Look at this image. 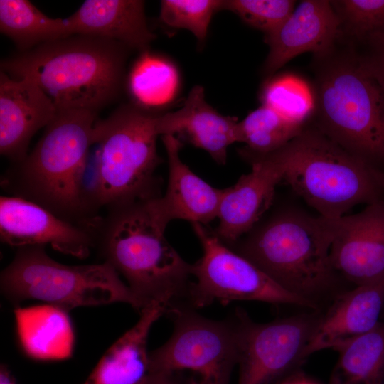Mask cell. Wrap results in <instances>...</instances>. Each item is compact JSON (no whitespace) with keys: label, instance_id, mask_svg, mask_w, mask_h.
<instances>
[{"label":"cell","instance_id":"obj_1","mask_svg":"<svg viewBox=\"0 0 384 384\" xmlns=\"http://www.w3.org/2000/svg\"><path fill=\"white\" fill-rule=\"evenodd\" d=\"M96 113L58 112L33 150L4 174L2 188L65 220L95 228L100 216L84 186V174L95 144Z\"/></svg>","mask_w":384,"mask_h":384},{"label":"cell","instance_id":"obj_2","mask_svg":"<svg viewBox=\"0 0 384 384\" xmlns=\"http://www.w3.org/2000/svg\"><path fill=\"white\" fill-rule=\"evenodd\" d=\"M332 238L330 220L286 208L260 220L230 248L284 290L322 310L346 290L330 262Z\"/></svg>","mask_w":384,"mask_h":384},{"label":"cell","instance_id":"obj_3","mask_svg":"<svg viewBox=\"0 0 384 384\" xmlns=\"http://www.w3.org/2000/svg\"><path fill=\"white\" fill-rule=\"evenodd\" d=\"M127 48L105 38L74 35L42 43L4 60L1 71L36 83L58 112H94L119 92Z\"/></svg>","mask_w":384,"mask_h":384},{"label":"cell","instance_id":"obj_4","mask_svg":"<svg viewBox=\"0 0 384 384\" xmlns=\"http://www.w3.org/2000/svg\"><path fill=\"white\" fill-rule=\"evenodd\" d=\"M165 230L146 201L107 209L95 228V247L124 277L142 309L154 302L166 309L181 302L191 282V265L169 243Z\"/></svg>","mask_w":384,"mask_h":384},{"label":"cell","instance_id":"obj_5","mask_svg":"<svg viewBox=\"0 0 384 384\" xmlns=\"http://www.w3.org/2000/svg\"><path fill=\"white\" fill-rule=\"evenodd\" d=\"M266 154L279 166L282 181L326 219L339 218L357 205L384 199V172L316 127H304L284 146Z\"/></svg>","mask_w":384,"mask_h":384},{"label":"cell","instance_id":"obj_6","mask_svg":"<svg viewBox=\"0 0 384 384\" xmlns=\"http://www.w3.org/2000/svg\"><path fill=\"white\" fill-rule=\"evenodd\" d=\"M158 116L134 105H123L96 122L98 145L90 198L95 210L161 196L156 171Z\"/></svg>","mask_w":384,"mask_h":384},{"label":"cell","instance_id":"obj_7","mask_svg":"<svg viewBox=\"0 0 384 384\" xmlns=\"http://www.w3.org/2000/svg\"><path fill=\"white\" fill-rule=\"evenodd\" d=\"M314 92L316 128L351 154L384 172V94L355 55L326 66Z\"/></svg>","mask_w":384,"mask_h":384},{"label":"cell","instance_id":"obj_8","mask_svg":"<svg viewBox=\"0 0 384 384\" xmlns=\"http://www.w3.org/2000/svg\"><path fill=\"white\" fill-rule=\"evenodd\" d=\"M45 247L18 248L13 260L2 270L1 289L11 302L39 300L66 311L123 302L141 311L140 303L109 263L63 265L48 255Z\"/></svg>","mask_w":384,"mask_h":384},{"label":"cell","instance_id":"obj_9","mask_svg":"<svg viewBox=\"0 0 384 384\" xmlns=\"http://www.w3.org/2000/svg\"><path fill=\"white\" fill-rule=\"evenodd\" d=\"M165 314L172 319L174 331L164 345L149 353V373H186L183 384H228L238 362L239 309L230 318L214 320L178 302Z\"/></svg>","mask_w":384,"mask_h":384},{"label":"cell","instance_id":"obj_10","mask_svg":"<svg viewBox=\"0 0 384 384\" xmlns=\"http://www.w3.org/2000/svg\"><path fill=\"white\" fill-rule=\"evenodd\" d=\"M203 255L191 265V282L183 302L196 309L214 302L257 301L315 309L279 287L247 259L228 247L207 225L191 223Z\"/></svg>","mask_w":384,"mask_h":384},{"label":"cell","instance_id":"obj_11","mask_svg":"<svg viewBox=\"0 0 384 384\" xmlns=\"http://www.w3.org/2000/svg\"><path fill=\"white\" fill-rule=\"evenodd\" d=\"M240 327L238 384H274L290 375L306 359L305 351L321 310L257 323L239 309Z\"/></svg>","mask_w":384,"mask_h":384},{"label":"cell","instance_id":"obj_12","mask_svg":"<svg viewBox=\"0 0 384 384\" xmlns=\"http://www.w3.org/2000/svg\"><path fill=\"white\" fill-rule=\"evenodd\" d=\"M330 221L329 257L336 272L353 287L384 279V199Z\"/></svg>","mask_w":384,"mask_h":384},{"label":"cell","instance_id":"obj_13","mask_svg":"<svg viewBox=\"0 0 384 384\" xmlns=\"http://www.w3.org/2000/svg\"><path fill=\"white\" fill-rule=\"evenodd\" d=\"M0 239L18 248L50 245L80 259L95 247V229L65 220L40 205L11 196L0 198Z\"/></svg>","mask_w":384,"mask_h":384},{"label":"cell","instance_id":"obj_14","mask_svg":"<svg viewBox=\"0 0 384 384\" xmlns=\"http://www.w3.org/2000/svg\"><path fill=\"white\" fill-rule=\"evenodd\" d=\"M252 166L237 183L223 189L215 234L228 247L247 233L271 207L277 186L282 181L279 166L268 154H254L239 149Z\"/></svg>","mask_w":384,"mask_h":384},{"label":"cell","instance_id":"obj_15","mask_svg":"<svg viewBox=\"0 0 384 384\" xmlns=\"http://www.w3.org/2000/svg\"><path fill=\"white\" fill-rule=\"evenodd\" d=\"M162 140L168 157V184L163 196L146 201L150 214L164 228L174 220L207 225L218 218L223 189L206 183L181 161L178 137L167 134Z\"/></svg>","mask_w":384,"mask_h":384},{"label":"cell","instance_id":"obj_16","mask_svg":"<svg viewBox=\"0 0 384 384\" xmlns=\"http://www.w3.org/2000/svg\"><path fill=\"white\" fill-rule=\"evenodd\" d=\"M340 33V21L331 1H302L276 30L265 35L270 49L263 72L272 75L305 52L324 56Z\"/></svg>","mask_w":384,"mask_h":384},{"label":"cell","instance_id":"obj_17","mask_svg":"<svg viewBox=\"0 0 384 384\" xmlns=\"http://www.w3.org/2000/svg\"><path fill=\"white\" fill-rule=\"evenodd\" d=\"M384 313V279L347 289L322 309L306 348L308 358L375 329Z\"/></svg>","mask_w":384,"mask_h":384},{"label":"cell","instance_id":"obj_18","mask_svg":"<svg viewBox=\"0 0 384 384\" xmlns=\"http://www.w3.org/2000/svg\"><path fill=\"white\" fill-rule=\"evenodd\" d=\"M51 100L33 81L0 73V153L12 164L28 154L37 131L56 116Z\"/></svg>","mask_w":384,"mask_h":384},{"label":"cell","instance_id":"obj_19","mask_svg":"<svg viewBox=\"0 0 384 384\" xmlns=\"http://www.w3.org/2000/svg\"><path fill=\"white\" fill-rule=\"evenodd\" d=\"M157 126L160 135L178 134L220 165L226 164L229 146L240 142L238 119L218 112L206 101L200 85L191 89L180 109L159 114Z\"/></svg>","mask_w":384,"mask_h":384},{"label":"cell","instance_id":"obj_20","mask_svg":"<svg viewBox=\"0 0 384 384\" xmlns=\"http://www.w3.org/2000/svg\"><path fill=\"white\" fill-rule=\"evenodd\" d=\"M66 19L70 36L105 38L140 50L156 38L148 27L143 1L87 0Z\"/></svg>","mask_w":384,"mask_h":384},{"label":"cell","instance_id":"obj_21","mask_svg":"<svg viewBox=\"0 0 384 384\" xmlns=\"http://www.w3.org/2000/svg\"><path fill=\"white\" fill-rule=\"evenodd\" d=\"M166 310L159 302L142 309L137 322L110 347L82 384H143L150 373L149 334Z\"/></svg>","mask_w":384,"mask_h":384},{"label":"cell","instance_id":"obj_22","mask_svg":"<svg viewBox=\"0 0 384 384\" xmlns=\"http://www.w3.org/2000/svg\"><path fill=\"white\" fill-rule=\"evenodd\" d=\"M67 312L48 304L15 309L20 343L28 356L37 360L70 357L74 334Z\"/></svg>","mask_w":384,"mask_h":384},{"label":"cell","instance_id":"obj_23","mask_svg":"<svg viewBox=\"0 0 384 384\" xmlns=\"http://www.w3.org/2000/svg\"><path fill=\"white\" fill-rule=\"evenodd\" d=\"M328 384H384V321L336 349Z\"/></svg>","mask_w":384,"mask_h":384},{"label":"cell","instance_id":"obj_24","mask_svg":"<svg viewBox=\"0 0 384 384\" xmlns=\"http://www.w3.org/2000/svg\"><path fill=\"white\" fill-rule=\"evenodd\" d=\"M0 31L23 51L70 36L66 18H52L27 0L0 1Z\"/></svg>","mask_w":384,"mask_h":384},{"label":"cell","instance_id":"obj_25","mask_svg":"<svg viewBox=\"0 0 384 384\" xmlns=\"http://www.w3.org/2000/svg\"><path fill=\"white\" fill-rule=\"evenodd\" d=\"M128 88L138 107H155L169 102L178 84L176 70L168 60L146 51L134 64Z\"/></svg>","mask_w":384,"mask_h":384},{"label":"cell","instance_id":"obj_26","mask_svg":"<svg viewBox=\"0 0 384 384\" xmlns=\"http://www.w3.org/2000/svg\"><path fill=\"white\" fill-rule=\"evenodd\" d=\"M304 127L261 105L239 122L240 142L246 144L242 149L255 154L273 152L297 137Z\"/></svg>","mask_w":384,"mask_h":384},{"label":"cell","instance_id":"obj_27","mask_svg":"<svg viewBox=\"0 0 384 384\" xmlns=\"http://www.w3.org/2000/svg\"><path fill=\"white\" fill-rule=\"evenodd\" d=\"M260 100L262 105L302 126L316 110L315 92L304 80L292 74L267 81L261 90Z\"/></svg>","mask_w":384,"mask_h":384},{"label":"cell","instance_id":"obj_28","mask_svg":"<svg viewBox=\"0 0 384 384\" xmlns=\"http://www.w3.org/2000/svg\"><path fill=\"white\" fill-rule=\"evenodd\" d=\"M222 0H163L159 18L165 25L191 31L203 42L213 15L223 9Z\"/></svg>","mask_w":384,"mask_h":384},{"label":"cell","instance_id":"obj_29","mask_svg":"<svg viewBox=\"0 0 384 384\" xmlns=\"http://www.w3.org/2000/svg\"><path fill=\"white\" fill-rule=\"evenodd\" d=\"M343 31L354 40L361 41L384 32V0L331 1Z\"/></svg>","mask_w":384,"mask_h":384},{"label":"cell","instance_id":"obj_30","mask_svg":"<svg viewBox=\"0 0 384 384\" xmlns=\"http://www.w3.org/2000/svg\"><path fill=\"white\" fill-rule=\"evenodd\" d=\"M295 4L292 0H226L223 9L235 13L245 23L267 35L287 19Z\"/></svg>","mask_w":384,"mask_h":384},{"label":"cell","instance_id":"obj_31","mask_svg":"<svg viewBox=\"0 0 384 384\" xmlns=\"http://www.w3.org/2000/svg\"><path fill=\"white\" fill-rule=\"evenodd\" d=\"M365 48L354 55L361 68L378 83L384 94V32L360 41Z\"/></svg>","mask_w":384,"mask_h":384},{"label":"cell","instance_id":"obj_32","mask_svg":"<svg viewBox=\"0 0 384 384\" xmlns=\"http://www.w3.org/2000/svg\"><path fill=\"white\" fill-rule=\"evenodd\" d=\"M143 384H183L169 375L149 373Z\"/></svg>","mask_w":384,"mask_h":384},{"label":"cell","instance_id":"obj_33","mask_svg":"<svg viewBox=\"0 0 384 384\" xmlns=\"http://www.w3.org/2000/svg\"><path fill=\"white\" fill-rule=\"evenodd\" d=\"M279 384H317L304 375L297 372L290 375L280 382Z\"/></svg>","mask_w":384,"mask_h":384},{"label":"cell","instance_id":"obj_34","mask_svg":"<svg viewBox=\"0 0 384 384\" xmlns=\"http://www.w3.org/2000/svg\"><path fill=\"white\" fill-rule=\"evenodd\" d=\"M0 384H17L7 366L4 364L0 368Z\"/></svg>","mask_w":384,"mask_h":384},{"label":"cell","instance_id":"obj_35","mask_svg":"<svg viewBox=\"0 0 384 384\" xmlns=\"http://www.w3.org/2000/svg\"><path fill=\"white\" fill-rule=\"evenodd\" d=\"M383 321H384V319H383Z\"/></svg>","mask_w":384,"mask_h":384},{"label":"cell","instance_id":"obj_36","mask_svg":"<svg viewBox=\"0 0 384 384\" xmlns=\"http://www.w3.org/2000/svg\"><path fill=\"white\" fill-rule=\"evenodd\" d=\"M383 314H384V313H383Z\"/></svg>","mask_w":384,"mask_h":384}]
</instances>
